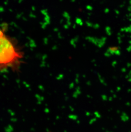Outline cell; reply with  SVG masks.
I'll list each match as a JSON object with an SVG mask.
<instances>
[{
	"label": "cell",
	"mask_w": 131,
	"mask_h": 132,
	"mask_svg": "<svg viewBox=\"0 0 131 132\" xmlns=\"http://www.w3.org/2000/svg\"><path fill=\"white\" fill-rule=\"evenodd\" d=\"M4 29H0V70L18 68L23 54L14 42L5 34Z\"/></svg>",
	"instance_id": "cell-1"
}]
</instances>
